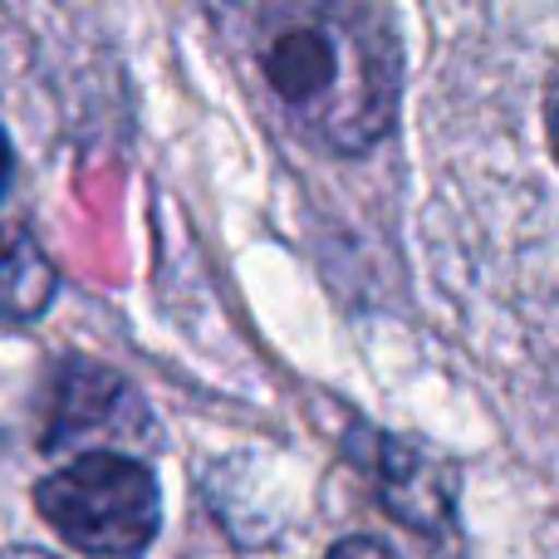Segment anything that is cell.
<instances>
[{
	"label": "cell",
	"instance_id": "cell-1",
	"mask_svg": "<svg viewBox=\"0 0 559 559\" xmlns=\"http://www.w3.org/2000/svg\"><path fill=\"white\" fill-rule=\"evenodd\" d=\"M255 64L285 118L314 147H378L403 104V45L373 0H261Z\"/></svg>",
	"mask_w": 559,
	"mask_h": 559
},
{
	"label": "cell",
	"instance_id": "cell-2",
	"mask_svg": "<svg viewBox=\"0 0 559 559\" xmlns=\"http://www.w3.org/2000/svg\"><path fill=\"white\" fill-rule=\"evenodd\" d=\"M35 511L88 559H143L163 531V486L128 452H79L35 481Z\"/></svg>",
	"mask_w": 559,
	"mask_h": 559
},
{
	"label": "cell",
	"instance_id": "cell-3",
	"mask_svg": "<svg viewBox=\"0 0 559 559\" xmlns=\"http://www.w3.org/2000/svg\"><path fill=\"white\" fill-rule=\"evenodd\" d=\"M344 452L358 472L373 481V496L393 521H403L417 535H437L452 525L456 491H462V472L452 456L437 447L417 442L403 432H383L373 423H358L344 437Z\"/></svg>",
	"mask_w": 559,
	"mask_h": 559
},
{
	"label": "cell",
	"instance_id": "cell-4",
	"mask_svg": "<svg viewBox=\"0 0 559 559\" xmlns=\"http://www.w3.org/2000/svg\"><path fill=\"white\" fill-rule=\"evenodd\" d=\"M147 432V413L123 373L94 364V358H64L55 368L45 403V427H39V452L84 442H128Z\"/></svg>",
	"mask_w": 559,
	"mask_h": 559
},
{
	"label": "cell",
	"instance_id": "cell-5",
	"mask_svg": "<svg viewBox=\"0 0 559 559\" xmlns=\"http://www.w3.org/2000/svg\"><path fill=\"white\" fill-rule=\"evenodd\" d=\"M59 295V271L29 231H0V324H35Z\"/></svg>",
	"mask_w": 559,
	"mask_h": 559
},
{
	"label": "cell",
	"instance_id": "cell-6",
	"mask_svg": "<svg viewBox=\"0 0 559 559\" xmlns=\"http://www.w3.org/2000/svg\"><path fill=\"white\" fill-rule=\"evenodd\" d=\"M324 559H403V555H397L393 545L373 540V535H344L338 545H329Z\"/></svg>",
	"mask_w": 559,
	"mask_h": 559
},
{
	"label": "cell",
	"instance_id": "cell-7",
	"mask_svg": "<svg viewBox=\"0 0 559 559\" xmlns=\"http://www.w3.org/2000/svg\"><path fill=\"white\" fill-rule=\"evenodd\" d=\"M545 128H550V147L559 157V64L550 74V88H545Z\"/></svg>",
	"mask_w": 559,
	"mask_h": 559
},
{
	"label": "cell",
	"instance_id": "cell-8",
	"mask_svg": "<svg viewBox=\"0 0 559 559\" xmlns=\"http://www.w3.org/2000/svg\"><path fill=\"white\" fill-rule=\"evenodd\" d=\"M10 173H15V153H10V138H5V128H0V197H5V187H10Z\"/></svg>",
	"mask_w": 559,
	"mask_h": 559
},
{
	"label": "cell",
	"instance_id": "cell-9",
	"mask_svg": "<svg viewBox=\"0 0 559 559\" xmlns=\"http://www.w3.org/2000/svg\"><path fill=\"white\" fill-rule=\"evenodd\" d=\"M0 559H55V555L29 550V545H10V550H0Z\"/></svg>",
	"mask_w": 559,
	"mask_h": 559
}]
</instances>
